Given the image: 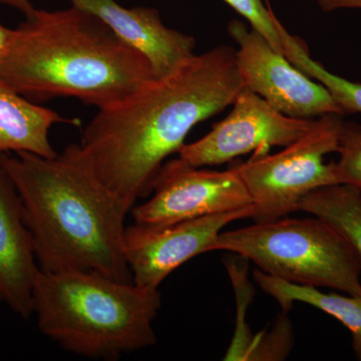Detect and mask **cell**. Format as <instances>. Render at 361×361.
I'll use <instances>...</instances> for the list:
<instances>
[{
  "mask_svg": "<svg viewBox=\"0 0 361 361\" xmlns=\"http://www.w3.org/2000/svg\"><path fill=\"white\" fill-rule=\"evenodd\" d=\"M244 89L236 51L194 54L111 108L99 110L80 146L99 180L130 208L153 192L169 156L195 126L231 106Z\"/></svg>",
  "mask_w": 361,
  "mask_h": 361,
  "instance_id": "obj_1",
  "label": "cell"
},
{
  "mask_svg": "<svg viewBox=\"0 0 361 361\" xmlns=\"http://www.w3.org/2000/svg\"><path fill=\"white\" fill-rule=\"evenodd\" d=\"M0 165L20 196L40 269L90 271L133 282L123 254L132 208L99 180L80 144L54 158L4 154Z\"/></svg>",
  "mask_w": 361,
  "mask_h": 361,
  "instance_id": "obj_2",
  "label": "cell"
},
{
  "mask_svg": "<svg viewBox=\"0 0 361 361\" xmlns=\"http://www.w3.org/2000/svg\"><path fill=\"white\" fill-rule=\"evenodd\" d=\"M25 18L0 80L30 101L71 97L104 110L156 78L148 59L94 14L73 6Z\"/></svg>",
  "mask_w": 361,
  "mask_h": 361,
  "instance_id": "obj_3",
  "label": "cell"
},
{
  "mask_svg": "<svg viewBox=\"0 0 361 361\" xmlns=\"http://www.w3.org/2000/svg\"><path fill=\"white\" fill-rule=\"evenodd\" d=\"M159 289L90 271L40 269L33 313L44 336L66 351L92 360H116L154 345Z\"/></svg>",
  "mask_w": 361,
  "mask_h": 361,
  "instance_id": "obj_4",
  "label": "cell"
},
{
  "mask_svg": "<svg viewBox=\"0 0 361 361\" xmlns=\"http://www.w3.org/2000/svg\"><path fill=\"white\" fill-rule=\"evenodd\" d=\"M213 251L237 254L284 281L361 294V264L341 232L320 218L282 217L221 232Z\"/></svg>",
  "mask_w": 361,
  "mask_h": 361,
  "instance_id": "obj_5",
  "label": "cell"
},
{
  "mask_svg": "<svg viewBox=\"0 0 361 361\" xmlns=\"http://www.w3.org/2000/svg\"><path fill=\"white\" fill-rule=\"evenodd\" d=\"M341 115L313 120L298 140L269 155H254L246 163L235 164L250 195L255 222L286 217L298 211L305 195L319 188L339 184L336 161L325 156L337 153L344 121Z\"/></svg>",
  "mask_w": 361,
  "mask_h": 361,
  "instance_id": "obj_6",
  "label": "cell"
},
{
  "mask_svg": "<svg viewBox=\"0 0 361 361\" xmlns=\"http://www.w3.org/2000/svg\"><path fill=\"white\" fill-rule=\"evenodd\" d=\"M228 32L238 45L237 66L244 87L263 97L273 108L296 118L344 116L324 85L297 68L284 54L275 51L260 33L239 20Z\"/></svg>",
  "mask_w": 361,
  "mask_h": 361,
  "instance_id": "obj_7",
  "label": "cell"
},
{
  "mask_svg": "<svg viewBox=\"0 0 361 361\" xmlns=\"http://www.w3.org/2000/svg\"><path fill=\"white\" fill-rule=\"evenodd\" d=\"M152 193L148 201L132 209L135 222L171 225L253 207L234 166L222 172L206 170L180 157L164 164Z\"/></svg>",
  "mask_w": 361,
  "mask_h": 361,
  "instance_id": "obj_8",
  "label": "cell"
},
{
  "mask_svg": "<svg viewBox=\"0 0 361 361\" xmlns=\"http://www.w3.org/2000/svg\"><path fill=\"white\" fill-rule=\"evenodd\" d=\"M224 120L198 141L185 144L180 158L194 167L227 163L254 152L263 155L271 147H286L302 137L313 120L284 115L263 97L244 87Z\"/></svg>",
  "mask_w": 361,
  "mask_h": 361,
  "instance_id": "obj_9",
  "label": "cell"
},
{
  "mask_svg": "<svg viewBox=\"0 0 361 361\" xmlns=\"http://www.w3.org/2000/svg\"><path fill=\"white\" fill-rule=\"evenodd\" d=\"M253 207L214 214L175 224L156 226L135 222L123 234V254L133 282L159 289L176 269L196 256L213 252V246L226 226L252 218Z\"/></svg>",
  "mask_w": 361,
  "mask_h": 361,
  "instance_id": "obj_10",
  "label": "cell"
},
{
  "mask_svg": "<svg viewBox=\"0 0 361 361\" xmlns=\"http://www.w3.org/2000/svg\"><path fill=\"white\" fill-rule=\"evenodd\" d=\"M73 6L94 14L125 44L141 52L156 78L165 77L194 56L191 35L169 28L157 9L127 8L115 0H71Z\"/></svg>",
  "mask_w": 361,
  "mask_h": 361,
  "instance_id": "obj_11",
  "label": "cell"
},
{
  "mask_svg": "<svg viewBox=\"0 0 361 361\" xmlns=\"http://www.w3.org/2000/svg\"><path fill=\"white\" fill-rule=\"evenodd\" d=\"M39 271L20 196L0 165V303L21 317L33 314V288Z\"/></svg>",
  "mask_w": 361,
  "mask_h": 361,
  "instance_id": "obj_12",
  "label": "cell"
},
{
  "mask_svg": "<svg viewBox=\"0 0 361 361\" xmlns=\"http://www.w3.org/2000/svg\"><path fill=\"white\" fill-rule=\"evenodd\" d=\"M75 122L37 106L0 80V155L30 153L54 158L58 153L49 141L52 126Z\"/></svg>",
  "mask_w": 361,
  "mask_h": 361,
  "instance_id": "obj_13",
  "label": "cell"
},
{
  "mask_svg": "<svg viewBox=\"0 0 361 361\" xmlns=\"http://www.w3.org/2000/svg\"><path fill=\"white\" fill-rule=\"evenodd\" d=\"M253 277L260 288L280 304L284 312L290 310L293 303L298 301L338 320L350 332L356 360L361 361V294L323 293L317 287L284 281L259 269L254 271Z\"/></svg>",
  "mask_w": 361,
  "mask_h": 361,
  "instance_id": "obj_14",
  "label": "cell"
},
{
  "mask_svg": "<svg viewBox=\"0 0 361 361\" xmlns=\"http://www.w3.org/2000/svg\"><path fill=\"white\" fill-rule=\"evenodd\" d=\"M298 211L312 214L334 226L361 264V190L348 184L319 188L301 199Z\"/></svg>",
  "mask_w": 361,
  "mask_h": 361,
  "instance_id": "obj_15",
  "label": "cell"
},
{
  "mask_svg": "<svg viewBox=\"0 0 361 361\" xmlns=\"http://www.w3.org/2000/svg\"><path fill=\"white\" fill-rule=\"evenodd\" d=\"M284 56L308 77L324 85L344 115L361 114V82L331 73L319 61L311 58L305 42L287 32L281 21L278 23Z\"/></svg>",
  "mask_w": 361,
  "mask_h": 361,
  "instance_id": "obj_16",
  "label": "cell"
},
{
  "mask_svg": "<svg viewBox=\"0 0 361 361\" xmlns=\"http://www.w3.org/2000/svg\"><path fill=\"white\" fill-rule=\"evenodd\" d=\"M336 170L339 184H348L361 190V127L353 122H344Z\"/></svg>",
  "mask_w": 361,
  "mask_h": 361,
  "instance_id": "obj_17",
  "label": "cell"
},
{
  "mask_svg": "<svg viewBox=\"0 0 361 361\" xmlns=\"http://www.w3.org/2000/svg\"><path fill=\"white\" fill-rule=\"evenodd\" d=\"M231 8L248 21L249 26L260 33L275 51L284 54L276 18L270 7H266L263 0H223Z\"/></svg>",
  "mask_w": 361,
  "mask_h": 361,
  "instance_id": "obj_18",
  "label": "cell"
},
{
  "mask_svg": "<svg viewBox=\"0 0 361 361\" xmlns=\"http://www.w3.org/2000/svg\"><path fill=\"white\" fill-rule=\"evenodd\" d=\"M318 6L325 13L341 9H360L361 0H316Z\"/></svg>",
  "mask_w": 361,
  "mask_h": 361,
  "instance_id": "obj_19",
  "label": "cell"
},
{
  "mask_svg": "<svg viewBox=\"0 0 361 361\" xmlns=\"http://www.w3.org/2000/svg\"><path fill=\"white\" fill-rule=\"evenodd\" d=\"M16 30H11L0 23V68L4 66V61L8 56L13 47Z\"/></svg>",
  "mask_w": 361,
  "mask_h": 361,
  "instance_id": "obj_20",
  "label": "cell"
},
{
  "mask_svg": "<svg viewBox=\"0 0 361 361\" xmlns=\"http://www.w3.org/2000/svg\"><path fill=\"white\" fill-rule=\"evenodd\" d=\"M0 4H6V6L18 9L20 13L25 14V18L32 16L35 11L30 0H0Z\"/></svg>",
  "mask_w": 361,
  "mask_h": 361,
  "instance_id": "obj_21",
  "label": "cell"
}]
</instances>
